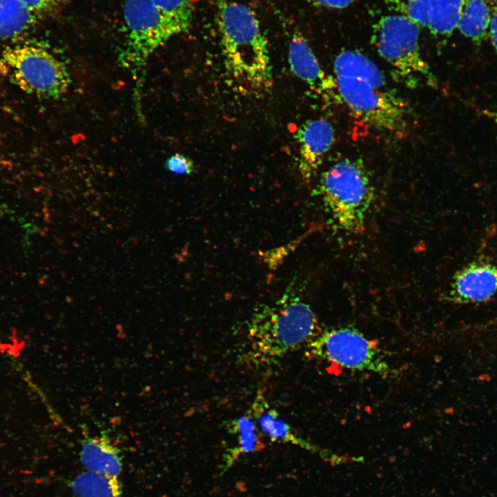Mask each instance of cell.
I'll use <instances>...</instances> for the list:
<instances>
[{"label":"cell","instance_id":"obj_1","mask_svg":"<svg viewBox=\"0 0 497 497\" xmlns=\"http://www.w3.org/2000/svg\"><path fill=\"white\" fill-rule=\"evenodd\" d=\"M342 70L343 75L335 76L337 91L353 115L375 129L403 132L407 106L377 65L356 52L345 59Z\"/></svg>","mask_w":497,"mask_h":497},{"label":"cell","instance_id":"obj_2","mask_svg":"<svg viewBox=\"0 0 497 497\" xmlns=\"http://www.w3.org/2000/svg\"><path fill=\"white\" fill-rule=\"evenodd\" d=\"M320 331L311 306L288 291L252 315L247 329L248 353L253 361L271 362L306 346Z\"/></svg>","mask_w":497,"mask_h":497},{"label":"cell","instance_id":"obj_3","mask_svg":"<svg viewBox=\"0 0 497 497\" xmlns=\"http://www.w3.org/2000/svg\"><path fill=\"white\" fill-rule=\"evenodd\" d=\"M217 23L227 70L254 90L269 89L273 77L268 43L253 11L239 3L217 0Z\"/></svg>","mask_w":497,"mask_h":497},{"label":"cell","instance_id":"obj_4","mask_svg":"<svg viewBox=\"0 0 497 497\" xmlns=\"http://www.w3.org/2000/svg\"><path fill=\"white\" fill-rule=\"evenodd\" d=\"M318 193L333 220L342 230L358 233L374 199V189L360 159L345 158L320 177Z\"/></svg>","mask_w":497,"mask_h":497},{"label":"cell","instance_id":"obj_5","mask_svg":"<svg viewBox=\"0 0 497 497\" xmlns=\"http://www.w3.org/2000/svg\"><path fill=\"white\" fill-rule=\"evenodd\" d=\"M0 72L22 91L46 99L59 98L71 82L65 64L33 44L7 46L1 50Z\"/></svg>","mask_w":497,"mask_h":497},{"label":"cell","instance_id":"obj_6","mask_svg":"<svg viewBox=\"0 0 497 497\" xmlns=\"http://www.w3.org/2000/svg\"><path fill=\"white\" fill-rule=\"evenodd\" d=\"M419 28L402 15H384L373 26L371 43L392 67L394 77L407 86L413 88L424 80L436 86V77L420 52Z\"/></svg>","mask_w":497,"mask_h":497},{"label":"cell","instance_id":"obj_7","mask_svg":"<svg viewBox=\"0 0 497 497\" xmlns=\"http://www.w3.org/2000/svg\"><path fill=\"white\" fill-rule=\"evenodd\" d=\"M306 347V355L312 359L387 378L396 375L378 344L353 327L320 331Z\"/></svg>","mask_w":497,"mask_h":497},{"label":"cell","instance_id":"obj_8","mask_svg":"<svg viewBox=\"0 0 497 497\" xmlns=\"http://www.w3.org/2000/svg\"><path fill=\"white\" fill-rule=\"evenodd\" d=\"M123 11L126 34L118 59L135 75L173 35L152 0H126Z\"/></svg>","mask_w":497,"mask_h":497},{"label":"cell","instance_id":"obj_9","mask_svg":"<svg viewBox=\"0 0 497 497\" xmlns=\"http://www.w3.org/2000/svg\"><path fill=\"white\" fill-rule=\"evenodd\" d=\"M497 293V266L485 261H474L454 275L444 298L455 304L487 302Z\"/></svg>","mask_w":497,"mask_h":497},{"label":"cell","instance_id":"obj_10","mask_svg":"<svg viewBox=\"0 0 497 497\" xmlns=\"http://www.w3.org/2000/svg\"><path fill=\"white\" fill-rule=\"evenodd\" d=\"M334 133L332 124L323 118L308 120L298 129L294 137L299 146L298 169L306 182L316 174L334 142Z\"/></svg>","mask_w":497,"mask_h":497},{"label":"cell","instance_id":"obj_11","mask_svg":"<svg viewBox=\"0 0 497 497\" xmlns=\"http://www.w3.org/2000/svg\"><path fill=\"white\" fill-rule=\"evenodd\" d=\"M289 63L291 71L311 90L327 101L340 99L336 96L335 79L327 76L305 38L299 32L293 34L289 45Z\"/></svg>","mask_w":497,"mask_h":497},{"label":"cell","instance_id":"obj_12","mask_svg":"<svg viewBox=\"0 0 497 497\" xmlns=\"http://www.w3.org/2000/svg\"><path fill=\"white\" fill-rule=\"evenodd\" d=\"M250 409L260 432L271 441L291 443L322 454L318 447L298 436L275 409L269 405L262 393L257 394Z\"/></svg>","mask_w":497,"mask_h":497},{"label":"cell","instance_id":"obj_13","mask_svg":"<svg viewBox=\"0 0 497 497\" xmlns=\"http://www.w3.org/2000/svg\"><path fill=\"white\" fill-rule=\"evenodd\" d=\"M79 455L81 464L88 471L118 477L122 470L120 451L105 432L85 437Z\"/></svg>","mask_w":497,"mask_h":497},{"label":"cell","instance_id":"obj_14","mask_svg":"<svg viewBox=\"0 0 497 497\" xmlns=\"http://www.w3.org/2000/svg\"><path fill=\"white\" fill-rule=\"evenodd\" d=\"M40 17L21 0H0V41L22 37L36 25Z\"/></svg>","mask_w":497,"mask_h":497},{"label":"cell","instance_id":"obj_15","mask_svg":"<svg viewBox=\"0 0 497 497\" xmlns=\"http://www.w3.org/2000/svg\"><path fill=\"white\" fill-rule=\"evenodd\" d=\"M491 17L489 1L465 0L457 28L464 36L479 45L489 35Z\"/></svg>","mask_w":497,"mask_h":497},{"label":"cell","instance_id":"obj_16","mask_svg":"<svg viewBox=\"0 0 497 497\" xmlns=\"http://www.w3.org/2000/svg\"><path fill=\"white\" fill-rule=\"evenodd\" d=\"M465 0H428L431 33L437 37H449L457 28Z\"/></svg>","mask_w":497,"mask_h":497},{"label":"cell","instance_id":"obj_17","mask_svg":"<svg viewBox=\"0 0 497 497\" xmlns=\"http://www.w3.org/2000/svg\"><path fill=\"white\" fill-rule=\"evenodd\" d=\"M77 497H122V487L117 477L87 471L70 483Z\"/></svg>","mask_w":497,"mask_h":497},{"label":"cell","instance_id":"obj_18","mask_svg":"<svg viewBox=\"0 0 497 497\" xmlns=\"http://www.w3.org/2000/svg\"><path fill=\"white\" fill-rule=\"evenodd\" d=\"M227 427L228 431L237 436V445L230 453L233 459L240 454L253 453L264 448L262 433L251 409L243 416L229 421Z\"/></svg>","mask_w":497,"mask_h":497},{"label":"cell","instance_id":"obj_19","mask_svg":"<svg viewBox=\"0 0 497 497\" xmlns=\"http://www.w3.org/2000/svg\"><path fill=\"white\" fill-rule=\"evenodd\" d=\"M173 35L186 32L193 19V0H152Z\"/></svg>","mask_w":497,"mask_h":497},{"label":"cell","instance_id":"obj_20","mask_svg":"<svg viewBox=\"0 0 497 497\" xmlns=\"http://www.w3.org/2000/svg\"><path fill=\"white\" fill-rule=\"evenodd\" d=\"M393 11L409 19L420 27L429 24L428 0H384Z\"/></svg>","mask_w":497,"mask_h":497},{"label":"cell","instance_id":"obj_21","mask_svg":"<svg viewBox=\"0 0 497 497\" xmlns=\"http://www.w3.org/2000/svg\"><path fill=\"white\" fill-rule=\"evenodd\" d=\"M167 170L181 175H190L194 170V163L188 157L175 153L170 156L165 162Z\"/></svg>","mask_w":497,"mask_h":497},{"label":"cell","instance_id":"obj_22","mask_svg":"<svg viewBox=\"0 0 497 497\" xmlns=\"http://www.w3.org/2000/svg\"><path fill=\"white\" fill-rule=\"evenodd\" d=\"M31 10L40 15L55 11L63 0H21Z\"/></svg>","mask_w":497,"mask_h":497},{"label":"cell","instance_id":"obj_23","mask_svg":"<svg viewBox=\"0 0 497 497\" xmlns=\"http://www.w3.org/2000/svg\"><path fill=\"white\" fill-rule=\"evenodd\" d=\"M489 3L491 10V17L489 28V35L494 48L497 51V5L494 2L491 3V1H489Z\"/></svg>","mask_w":497,"mask_h":497},{"label":"cell","instance_id":"obj_24","mask_svg":"<svg viewBox=\"0 0 497 497\" xmlns=\"http://www.w3.org/2000/svg\"><path fill=\"white\" fill-rule=\"evenodd\" d=\"M314 3L333 8H344L351 5L355 0H312Z\"/></svg>","mask_w":497,"mask_h":497},{"label":"cell","instance_id":"obj_25","mask_svg":"<svg viewBox=\"0 0 497 497\" xmlns=\"http://www.w3.org/2000/svg\"><path fill=\"white\" fill-rule=\"evenodd\" d=\"M483 113H484L485 115H486L487 117H489V118L491 119L494 121H495L496 123H497V113H496V112H492V111H489V110H484V111H483Z\"/></svg>","mask_w":497,"mask_h":497}]
</instances>
